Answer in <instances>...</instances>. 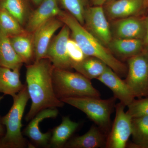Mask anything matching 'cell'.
<instances>
[{
    "label": "cell",
    "instance_id": "cell-1",
    "mask_svg": "<svg viewBox=\"0 0 148 148\" xmlns=\"http://www.w3.org/2000/svg\"><path fill=\"white\" fill-rule=\"evenodd\" d=\"M54 66L47 58L34 61L26 66V86L32 105L25 116L29 121L40 111L64 106L57 98L53 83Z\"/></svg>",
    "mask_w": 148,
    "mask_h": 148
},
{
    "label": "cell",
    "instance_id": "cell-2",
    "mask_svg": "<svg viewBox=\"0 0 148 148\" xmlns=\"http://www.w3.org/2000/svg\"><path fill=\"white\" fill-rule=\"evenodd\" d=\"M57 17L69 27L71 38L75 41L86 56L103 61L120 77L126 76V65L116 58L108 48L88 32L71 14L62 10Z\"/></svg>",
    "mask_w": 148,
    "mask_h": 148
},
{
    "label": "cell",
    "instance_id": "cell-3",
    "mask_svg": "<svg viewBox=\"0 0 148 148\" xmlns=\"http://www.w3.org/2000/svg\"><path fill=\"white\" fill-rule=\"evenodd\" d=\"M13 104L5 115L1 119L6 131L0 138V148H34L29 144L21 132L22 117L27 103L30 99L27 86L12 96Z\"/></svg>",
    "mask_w": 148,
    "mask_h": 148
},
{
    "label": "cell",
    "instance_id": "cell-4",
    "mask_svg": "<svg viewBox=\"0 0 148 148\" xmlns=\"http://www.w3.org/2000/svg\"><path fill=\"white\" fill-rule=\"evenodd\" d=\"M54 92L59 100L69 98H100L101 93L90 80L78 72L54 68L53 73Z\"/></svg>",
    "mask_w": 148,
    "mask_h": 148
},
{
    "label": "cell",
    "instance_id": "cell-5",
    "mask_svg": "<svg viewBox=\"0 0 148 148\" xmlns=\"http://www.w3.org/2000/svg\"><path fill=\"white\" fill-rule=\"evenodd\" d=\"M116 100L114 97L105 100L84 97L66 98L61 101L83 112L107 136L112 127L111 115L115 108Z\"/></svg>",
    "mask_w": 148,
    "mask_h": 148
},
{
    "label": "cell",
    "instance_id": "cell-6",
    "mask_svg": "<svg viewBox=\"0 0 148 148\" xmlns=\"http://www.w3.org/2000/svg\"><path fill=\"white\" fill-rule=\"evenodd\" d=\"M125 82L135 98L148 96V48L127 60Z\"/></svg>",
    "mask_w": 148,
    "mask_h": 148
},
{
    "label": "cell",
    "instance_id": "cell-7",
    "mask_svg": "<svg viewBox=\"0 0 148 148\" xmlns=\"http://www.w3.org/2000/svg\"><path fill=\"white\" fill-rule=\"evenodd\" d=\"M84 21L83 26L88 32L108 47L113 37L103 5L89 6L85 12Z\"/></svg>",
    "mask_w": 148,
    "mask_h": 148
},
{
    "label": "cell",
    "instance_id": "cell-8",
    "mask_svg": "<svg viewBox=\"0 0 148 148\" xmlns=\"http://www.w3.org/2000/svg\"><path fill=\"white\" fill-rule=\"evenodd\" d=\"M125 106L119 102L116 105V115L107 135L106 148H125L132 134V119L125 112Z\"/></svg>",
    "mask_w": 148,
    "mask_h": 148
},
{
    "label": "cell",
    "instance_id": "cell-9",
    "mask_svg": "<svg viewBox=\"0 0 148 148\" xmlns=\"http://www.w3.org/2000/svg\"><path fill=\"white\" fill-rule=\"evenodd\" d=\"M70 36V29L64 24L49 46L45 58L51 62L55 68L68 70L73 69L67 51V42Z\"/></svg>",
    "mask_w": 148,
    "mask_h": 148
},
{
    "label": "cell",
    "instance_id": "cell-10",
    "mask_svg": "<svg viewBox=\"0 0 148 148\" xmlns=\"http://www.w3.org/2000/svg\"><path fill=\"white\" fill-rule=\"evenodd\" d=\"M64 25L58 17H54L42 24L33 33L35 61L45 58L53 35Z\"/></svg>",
    "mask_w": 148,
    "mask_h": 148
},
{
    "label": "cell",
    "instance_id": "cell-11",
    "mask_svg": "<svg viewBox=\"0 0 148 148\" xmlns=\"http://www.w3.org/2000/svg\"><path fill=\"white\" fill-rule=\"evenodd\" d=\"M113 38L144 40L145 34L144 18L130 16L111 21Z\"/></svg>",
    "mask_w": 148,
    "mask_h": 148
},
{
    "label": "cell",
    "instance_id": "cell-12",
    "mask_svg": "<svg viewBox=\"0 0 148 148\" xmlns=\"http://www.w3.org/2000/svg\"><path fill=\"white\" fill-rule=\"evenodd\" d=\"M57 108H48L43 110L36 115L24 128L23 134L27 136L35 145L48 148L51 137V131L46 133L41 132L39 124L41 122L48 118H54L58 116Z\"/></svg>",
    "mask_w": 148,
    "mask_h": 148
},
{
    "label": "cell",
    "instance_id": "cell-13",
    "mask_svg": "<svg viewBox=\"0 0 148 148\" xmlns=\"http://www.w3.org/2000/svg\"><path fill=\"white\" fill-rule=\"evenodd\" d=\"M145 5V0H112L107 1L103 6L111 21L136 16Z\"/></svg>",
    "mask_w": 148,
    "mask_h": 148
},
{
    "label": "cell",
    "instance_id": "cell-14",
    "mask_svg": "<svg viewBox=\"0 0 148 148\" xmlns=\"http://www.w3.org/2000/svg\"><path fill=\"white\" fill-rule=\"evenodd\" d=\"M57 0H43L29 16L24 28L26 32L33 34L40 26L61 13Z\"/></svg>",
    "mask_w": 148,
    "mask_h": 148
},
{
    "label": "cell",
    "instance_id": "cell-15",
    "mask_svg": "<svg viewBox=\"0 0 148 148\" xmlns=\"http://www.w3.org/2000/svg\"><path fill=\"white\" fill-rule=\"evenodd\" d=\"M99 81L109 88L114 94V97L125 106L129 105L135 97L125 81L108 67L106 71L97 79Z\"/></svg>",
    "mask_w": 148,
    "mask_h": 148
},
{
    "label": "cell",
    "instance_id": "cell-16",
    "mask_svg": "<svg viewBox=\"0 0 148 148\" xmlns=\"http://www.w3.org/2000/svg\"><path fill=\"white\" fill-rule=\"evenodd\" d=\"M108 47L121 61L127 60L141 53L146 48L143 40L116 38H113Z\"/></svg>",
    "mask_w": 148,
    "mask_h": 148
},
{
    "label": "cell",
    "instance_id": "cell-17",
    "mask_svg": "<svg viewBox=\"0 0 148 148\" xmlns=\"http://www.w3.org/2000/svg\"><path fill=\"white\" fill-rule=\"evenodd\" d=\"M107 137L97 125L93 124L83 135L69 140L64 148H106Z\"/></svg>",
    "mask_w": 148,
    "mask_h": 148
},
{
    "label": "cell",
    "instance_id": "cell-18",
    "mask_svg": "<svg viewBox=\"0 0 148 148\" xmlns=\"http://www.w3.org/2000/svg\"><path fill=\"white\" fill-rule=\"evenodd\" d=\"M79 125V123L73 121L69 116H63L61 124L51 130L48 148H64Z\"/></svg>",
    "mask_w": 148,
    "mask_h": 148
},
{
    "label": "cell",
    "instance_id": "cell-19",
    "mask_svg": "<svg viewBox=\"0 0 148 148\" xmlns=\"http://www.w3.org/2000/svg\"><path fill=\"white\" fill-rule=\"evenodd\" d=\"M9 38L14 49L24 64L33 63L35 61L33 34L26 32Z\"/></svg>",
    "mask_w": 148,
    "mask_h": 148
},
{
    "label": "cell",
    "instance_id": "cell-20",
    "mask_svg": "<svg viewBox=\"0 0 148 148\" xmlns=\"http://www.w3.org/2000/svg\"><path fill=\"white\" fill-rule=\"evenodd\" d=\"M20 71L0 66V92L12 97L24 88L26 84L21 83Z\"/></svg>",
    "mask_w": 148,
    "mask_h": 148
},
{
    "label": "cell",
    "instance_id": "cell-21",
    "mask_svg": "<svg viewBox=\"0 0 148 148\" xmlns=\"http://www.w3.org/2000/svg\"><path fill=\"white\" fill-rule=\"evenodd\" d=\"M23 64L14 49L9 37L0 29V66L14 70L21 69Z\"/></svg>",
    "mask_w": 148,
    "mask_h": 148
},
{
    "label": "cell",
    "instance_id": "cell-22",
    "mask_svg": "<svg viewBox=\"0 0 148 148\" xmlns=\"http://www.w3.org/2000/svg\"><path fill=\"white\" fill-rule=\"evenodd\" d=\"M31 0H0V6L13 15L25 27L33 9Z\"/></svg>",
    "mask_w": 148,
    "mask_h": 148
},
{
    "label": "cell",
    "instance_id": "cell-23",
    "mask_svg": "<svg viewBox=\"0 0 148 148\" xmlns=\"http://www.w3.org/2000/svg\"><path fill=\"white\" fill-rule=\"evenodd\" d=\"M108 67L103 61L91 56H87L81 62L73 65V69L90 80L97 79Z\"/></svg>",
    "mask_w": 148,
    "mask_h": 148
},
{
    "label": "cell",
    "instance_id": "cell-24",
    "mask_svg": "<svg viewBox=\"0 0 148 148\" xmlns=\"http://www.w3.org/2000/svg\"><path fill=\"white\" fill-rule=\"evenodd\" d=\"M131 135V147L148 148V116L132 119Z\"/></svg>",
    "mask_w": 148,
    "mask_h": 148
},
{
    "label": "cell",
    "instance_id": "cell-25",
    "mask_svg": "<svg viewBox=\"0 0 148 148\" xmlns=\"http://www.w3.org/2000/svg\"><path fill=\"white\" fill-rule=\"evenodd\" d=\"M0 29L9 37L24 34L25 29L15 17L3 8L0 6Z\"/></svg>",
    "mask_w": 148,
    "mask_h": 148
},
{
    "label": "cell",
    "instance_id": "cell-26",
    "mask_svg": "<svg viewBox=\"0 0 148 148\" xmlns=\"http://www.w3.org/2000/svg\"><path fill=\"white\" fill-rule=\"evenodd\" d=\"M61 9L69 12L83 25L85 12L91 0H57Z\"/></svg>",
    "mask_w": 148,
    "mask_h": 148
},
{
    "label": "cell",
    "instance_id": "cell-27",
    "mask_svg": "<svg viewBox=\"0 0 148 148\" xmlns=\"http://www.w3.org/2000/svg\"><path fill=\"white\" fill-rule=\"evenodd\" d=\"M127 107L126 113L132 119L148 116V98L135 99Z\"/></svg>",
    "mask_w": 148,
    "mask_h": 148
},
{
    "label": "cell",
    "instance_id": "cell-28",
    "mask_svg": "<svg viewBox=\"0 0 148 148\" xmlns=\"http://www.w3.org/2000/svg\"><path fill=\"white\" fill-rule=\"evenodd\" d=\"M67 51L69 58L73 64L82 61L87 57L80 47L79 45L72 38H69L67 42Z\"/></svg>",
    "mask_w": 148,
    "mask_h": 148
},
{
    "label": "cell",
    "instance_id": "cell-29",
    "mask_svg": "<svg viewBox=\"0 0 148 148\" xmlns=\"http://www.w3.org/2000/svg\"><path fill=\"white\" fill-rule=\"evenodd\" d=\"M144 19L145 21V38L143 40H144L145 47L148 48V15Z\"/></svg>",
    "mask_w": 148,
    "mask_h": 148
},
{
    "label": "cell",
    "instance_id": "cell-30",
    "mask_svg": "<svg viewBox=\"0 0 148 148\" xmlns=\"http://www.w3.org/2000/svg\"><path fill=\"white\" fill-rule=\"evenodd\" d=\"M3 98V96L0 95V102ZM5 134V132L4 128L3 127V125L2 123L1 120H0V138L3 137Z\"/></svg>",
    "mask_w": 148,
    "mask_h": 148
},
{
    "label": "cell",
    "instance_id": "cell-31",
    "mask_svg": "<svg viewBox=\"0 0 148 148\" xmlns=\"http://www.w3.org/2000/svg\"><path fill=\"white\" fill-rule=\"evenodd\" d=\"M107 0H91L93 5H103Z\"/></svg>",
    "mask_w": 148,
    "mask_h": 148
},
{
    "label": "cell",
    "instance_id": "cell-32",
    "mask_svg": "<svg viewBox=\"0 0 148 148\" xmlns=\"http://www.w3.org/2000/svg\"><path fill=\"white\" fill-rule=\"evenodd\" d=\"M43 0H31L33 5H34L36 7L38 6Z\"/></svg>",
    "mask_w": 148,
    "mask_h": 148
},
{
    "label": "cell",
    "instance_id": "cell-33",
    "mask_svg": "<svg viewBox=\"0 0 148 148\" xmlns=\"http://www.w3.org/2000/svg\"><path fill=\"white\" fill-rule=\"evenodd\" d=\"M145 1L146 5L147 6L148 4V0H145Z\"/></svg>",
    "mask_w": 148,
    "mask_h": 148
},
{
    "label": "cell",
    "instance_id": "cell-34",
    "mask_svg": "<svg viewBox=\"0 0 148 148\" xmlns=\"http://www.w3.org/2000/svg\"><path fill=\"white\" fill-rule=\"evenodd\" d=\"M112 1V0H107V1Z\"/></svg>",
    "mask_w": 148,
    "mask_h": 148
},
{
    "label": "cell",
    "instance_id": "cell-35",
    "mask_svg": "<svg viewBox=\"0 0 148 148\" xmlns=\"http://www.w3.org/2000/svg\"><path fill=\"white\" fill-rule=\"evenodd\" d=\"M147 6L148 7V5H147Z\"/></svg>",
    "mask_w": 148,
    "mask_h": 148
}]
</instances>
